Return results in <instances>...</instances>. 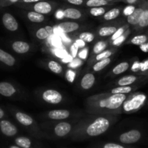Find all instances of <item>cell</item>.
<instances>
[{"label":"cell","instance_id":"cell-1","mask_svg":"<svg viewBox=\"0 0 148 148\" xmlns=\"http://www.w3.org/2000/svg\"><path fill=\"white\" fill-rule=\"evenodd\" d=\"M116 116L91 114L73 127L70 137L74 141H82L102 135L116 122Z\"/></svg>","mask_w":148,"mask_h":148},{"label":"cell","instance_id":"cell-2","mask_svg":"<svg viewBox=\"0 0 148 148\" xmlns=\"http://www.w3.org/2000/svg\"><path fill=\"white\" fill-rule=\"evenodd\" d=\"M128 96L110 92L95 95L86 99L85 107L90 114L118 116L122 113V105Z\"/></svg>","mask_w":148,"mask_h":148},{"label":"cell","instance_id":"cell-3","mask_svg":"<svg viewBox=\"0 0 148 148\" xmlns=\"http://www.w3.org/2000/svg\"><path fill=\"white\" fill-rule=\"evenodd\" d=\"M148 96L143 92L129 94L122 105V113L131 114L139 110L147 102Z\"/></svg>","mask_w":148,"mask_h":148},{"label":"cell","instance_id":"cell-4","mask_svg":"<svg viewBox=\"0 0 148 148\" xmlns=\"http://www.w3.org/2000/svg\"><path fill=\"white\" fill-rule=\"evenodd\" d=\"M17 7L27 10L34 11L44 15L52 13L57 8V3L47 0L40 1L33 4H16Z\"/></svg>","mask_w":148,"mask_h":148},{"label":"cell","instance_id":"cell-5","mask_svg":"<svg viewBox=\"0 0 148 148\" xmlns=\"http://www.w3.org/2000/svg\"><path fill=\"white\" fill-rule=\"evenodd\" d=\"M12 113L15 119L20 124L25 127L31 128L34 136L38 138L45 137V133L41 132L40 129H38L36 124L35 123V121L31 116L21 111H12Z\"/></svg>","mask_w":148,"mask_h":148},{"label":"cell","instance_id":"cell-6","mask_svg":"<svg viewBox=\"0 0 148 148\" xmlns=\"http://www.w3.org/2000/svg\"><path fill=\"white\" fill-rule=\"evenodd\" d=\"M143 136L144 134L142 131L139 129H133L126 131L119 134L117 137V139L119 143L126 145H130L140 142L143 139Z\"/></svg>","mask_w":148,"mask_h":148},{"label":"cell","instance_id":"cell-7","mask_svg":"<svg viewBox=\"0 0 148 148\" xmlns=\"http://www.w3.org/2000/svg\"><path fill=\"white\" fill-rule=\"evenodd\" d=\"M41 99L50 105H59L63 101L64 97L59 91L52 89H45L41 93Z\"/></svg>","mask_w":148,"mask_h":148},{"label":"cell","instance_id":"cell-8","mask_svg":"<svg viewBox=\"0 0 148 148\" xmlns=\"http://www.w3.org/2000/svg\"><path fill=\"white\" fill-rule=\"evenodd\" d=\"M73 129V126L71 123L68 122H60L55 125L52 131V134L49 137L55 138V139H60L65 138L69 136Z\"/></svg>","mask_w":148,"mask_h":148},{"label":"cell","instance_id":"cell-9","mask_svg":"<svg viewBox=\"0 0 148 148\" xmlns=\"http://www.w3.org/2000/svg\"><path fill=\"white\" fill-rule=\"evenodd\" d=\"M148 79V76L143 75H138V74H132V75H126L120 78L116 82V84L120 86H130V85L140 84L145 82Z\"/></svg>","mask_w":148,"mask_h":148},{"label":"cell","instance_id":"cell-10","mask_svg":"<svg viewBox=\"0 0 148 148\" xmlns=\"http://www.w3.org/2000/svg\"><path fill=\"white\" fill-rule=\"evenodd\" d=\"M0 132L7 137H14L18 133V129L15 124L7 119L0 120Z\"/></svg>","mask_w":148,"mask_h":148},{"label":"cell","instance_id":"cell-11","mask_svg":"<svg viewBox=\"0 0 148 148\" xmlns=\"http://www.w3.org/2000/svg\"><path fill=\"white\" fill-rule=\"evenodd\" d=\"M2 23L5 29L10 32H15L19 28L16 18L13 16V15L8 12H5L2 14Z\"/></svg>","mask_w":148,"mask_h":148},{"label":"cell","instance_id":"cell-12","mask_svg":"<svg viewBox=\"0 0 148 148\" xmlns=\"http://www.w3.org/2000/svg\"><path fill=\"white\" fill-rule=\"evenodd\" d=\"M146 2L147 0H142L139 5H136V9L134 11L133 13L129 15V16L126 17V23H127V24L132 25L134 27L137 25L141 18V15H142V12L145 10Z\"/></svg>","mask_w":148,"mask_h":148},{"label":"cell","instance_id":"cell-13","mask_svg":"<svg viewBox=\"0 0 148 148\" xmlns=\"http://www.w3.org/2000/svg\"><path fill=\"white\" fill-rule=\"evenodd\" d=\"M15 145L22 148H42V145L28 136H19L14 139Z\"/></svg>","mask_w":148,"mask_h":148},{"label":"cell","instance_id":"cell-14","mask_svg":"<svg viewBox=\"0 0 148 148\" xmlns=\"http://www.w3.org/2000/svg\"><path fill=\"white\" fill-rule=\"evenodd\" d=\"M56 28H58L62 34H68L80 29L81 25L80 24L75 21H68L60 23L59 24H58V25H56Z\"/></svg>","mask_w":148,"mask_h":148},{"label":"cell","instance_id":"cell-15","mask_svg":"<svg viewBox=\"0 0 148 148\" xmlns=\"http://www.w3.org/2000/svg\"><path fill=\"white\" fill-rule=\"evenodd\" d=\"M18 93V89L15 85L8 82H0V95L5 97H13Z\"/></svg>","mask_w":148,"mask_h":148},{"label":"cell","instance_id":"cell-16","mask_svg":"<svg viewBox=\"0 0 148 148\" xmlns=\"http://www.w3.org/2000/svg\"><path fill=\"white\" fill-rule=\"evenodd\" d=\"M64 12V18L68 20H80L84 15L83 11L80 9H78L73 7H67V8H63Z\"/></svg>","mask_w":148,"mask_h":148},{"label":"cell","instance_id":"cell-17","mask_svg":"<svg viewBox=\"0 0 148 148\" xmlns=\"http://www.w3.org/2000/svg\"><path fill=\"white\" fill-rule=\"evenodd\" d=\"M134 28L136 32H142L148 28V0H147L145 10L141 15L139 23Z\"/></svg>","mask_w":148,"mask_h":148},{"label":"cell","instance_id":"cell-18","mask_svg":"<svg viewBox=\"0 0 148 148\" xmlns=\"http://www.w3.org/2000/svg\"><path fill=\"white\" fill-rule=\"evenodd\" d=\"M47 116L51 120H65L71 116V112L68 110H52L47 113Z\"/></svg>","mask_w":148,"mask_h":148},{"label":"cell","instance_id":"cell-19","mask_svg":"<svg viewBox=\"0 0 148 148\" xmlns=\"http://www.w3.org/2000/svg\"><path fill=\"white\" fill-rule=\"evenodd\" d=\"M11 48L17 54L23 55L28 53L31 49V45L23 41H15L11 43Z\"/></svg>","mask_w":148,"mask_h":148},{"label":"cell","instance_id":"cell-20","mask_svg":"<svg viewBox=\"0 0 148 148\" xmlns=\"http://www.w3.org/2000/svg\"><path fill=\"white\" fill-rule=\"evenodd\" d=\"M96 82V78L92 73H86L82 78L80 82V86L84 90H89L95 84Z\"/></svg>","mask_w":148,"mask_h":148},{"label":"cell","instance_id":"cell-21","mask_svg":"<svg viewBox=\"0 0 148 148\" xmlns=\"http://www.w3.org/2000/svg\"><path fill=\"white\" fill-rule=\"evenodd\" d=\"M142 85V83L130 85V86H120L111 89L109 92L112 94H122V95H129L136 91Z\"/></svg>","mask_w":148,"mask_h":148},{"label":"cell","instance_id":"cell-22","mask_svg":"<svg viewBox=\"0 0 148 148\" xmlns=\"http://www.w3.org/2000/svg\"><path fill=\"white\" fill-rule=\"evenodd\" d=\"M0 63L11 68L16 64V59L11 54L0 48Z\"/></svg>","mask_w":148,"mask_h":148},{"label":"cell","instance_id":"cell-23","mask_svg":"<svg viewBox=\"0 0 148 148\" xmlns=\"http://www.w3.org/2000/svg\"><path fill=\"white\" fill-rule=\"evenodd\" d=\"M54 34V28L52 26H45L36 30L35 36L39 40H47L51 35Z\"/></svg>","mask_w":148,"mask_h":148},{"label":"cell","instance_id":"cell-24","mask_svg":"<svg viewBox=\"0 0 148 148\" xmlns=\"http://www.w3.org/2000/svg\"><path fill=\"white\" fill-rule=\"evenodd\" d=\"M122 12V8L121 7L110 8L102 16V19L105 21H112L117 19Z\"/></svg>","mask_w":148,"mask_h":148},{"label":"cell","instance_id":"cell-25","mask_svg":"<svg viewBox=\"0 0 148 148\" xmlns=\"http://www.w3.org/2000/svg\"><path fill=\"white\" fill-rule=\"evenodd\" d=\"M116 49H106V50L103 51L101 53L98 54V55H95L94 57H91L90 60H89V64L91 65V64L94 63V62H96L97 61L102 60L106 59V58H110L113 54L115 53Z\"/></svg>","mask_w":148,"mask_h":148},{"label":"cell","instance_id":"cell-26","mask_svg":"<svg viewBox=\"0 0 148 148\" xmlns=\"http://www.w3.org/2000/svg\"><path fill=\"white\" fill-rule=\"evenodd\" d=\"M146 42H148V32L134 36L132 38L129 39L127 44L139 47L140 45H143Z\"/></svg>","mask_w":148,"mask_h":148},{"label":"cell","instance_id":"cell-27","mask_svg":"<svg viewBox=\"0 0 148 148\" xmlns=\"http://www.w3.org/2000/svg\"><path fill=\"white\" fill-rule=\"evenodd\" d=\"M25 16L30 22L34 23H42L46 20L45 15L31 10L25 12Z\"/></svg>","mask_w":148,"mask_h":148},{"label":"cell","instance_id":"cell-28","mask_svg":"<svg viewBox=\"0 0 148 148\" xmlns=\"http://www.w3.org/2000/svg\"><path fill=\"white\" fill-rule=\"evenodd\" d=\"M117 25H105L102 26L97 30V34L99 37H108L113 35L118 29Z\"/></svg>","mask_w":148,"mask_h":148},{"label":"cell","instance_id":"cell-29","mask_svg":"<svg viewBox=\"0 0 148 148\" xmlns=\"http://www.w3.org/2000/svg\"><path fill=\"white\" fill-rule=\"evenodd\" d=\"M115 5L114 3L109 2L106 0H86L84 5L86 8H97V7H106V6H113Z\"/></svg>","mask_w":148,"mask_h":148},{"label":"cell","instance_id":"cell-30","mask_svg":"<svg viewBox=\"0 0 148 148\" xmlns=\"http://www.w3.org/2000/svg\"><path fill=\"white\" fill-rule=\"evenodd\" d=\"M130 68V63L127 61H124V62H120L117 65L114 67L112 70V74L114 76H117V75H120V74L123 73L126 71Z\"/></svg>","mask_w":148,"mask_h":148},{"label":"cell","instance_id":"cell-31","mask_svg":"<svg viewBox=\"0 0 148 148\" xmlns=\"http://www.w3.org/2000/svg\"><path fill=\"white\" fill-rule=\"evenodd\" d=\"M111 6L106 7H97V8H91L87 10V12L91 16L93 17H102L107 11L110 9Z\"/></svg>","mask_w":148,"mask_h":148},{"label":"cell","instance_id":"cell-32","mask_svg":"<svg viewBox=\"0 0 148 148\" xmlns=\"http://www.w3.org/2000/svg\"><path fill=\"white\" fill-rule=\"evenodd\" d=\"M107 47H108V42H107V41L100 40L97 42L93 47L92 56L91 57L95 56V55H98V54L101 53L102 52L105 51V49L107 48Z\"/></svg>","mask_w":148,"mask_h":148},{"label":"cell","instance_id":"cell-33","mask_svg":"<svg viewBox=\"0 0 148 148\" xmlns=\"http://www.w3.org/2000/svg\"><path fill=\"white\" fill-rule=\"evenodd\" d=\"M47 68H49V71L58 75H60L63 72V68L62 65L58 61L52 60H50L47 62Z\"/></svg>","mask_w":148,"mask_h":148},{"label":"cell","instance_id":"cell-34","mask_svg":"<svg viewBox=\"0 0 148 148\" xmlns=\"http://www.w3.org/2000/svg\"><path fill=\"white\" fill-rule=\"evenodd\" d=\"M111 61H112V59L110 58L97 61L92 66V71H95V72H99V71H102L110 63Z\"/></svg>","mask_w":148,"mask_h":148},{"label":"cell","instance_id":"cell-35","mask_svg":"<svg viewBox=\"0 0 148 148\" xmlns=\"http://www.w3.org/2000/svg\"><path fill=\"white\" fill-rule=\"evenodd\" d=\"M92 148H135L133 147H131L129 145H123L117 142H106V143H102L101 145H97Z\"/></svg>","mask_w":148,"mask_h":148},{"label":"cell","instance_id":"cell-36","mask_svg":"<svg viewBox=\"0 0 148 148\" xmlns=\"http://www.w3.org/2000/svg\"><path fill=\"white\" fill-rule=\"evenodd\" d=\"M129 28V24H125L123 26H120L117 30L116 31V32L113 34V35L111 36L110 38V40L111 42H113L114 41L115 39H116L117 38H119V36H121V35H123L126 31H127Z\"/></svg>","mask_w":148,"mask_h":148},{"label":"cell","instance_id":"cell-37","mask_svg":"<svg viewBox=\"0 0 148 148\" xmlns=\"http://www.w3.org/2000/svg\"><path fill=\"white\" fill-rule=\"evenodd\" d=\"M79 39H82L86 43H91L95 40V35L92 32L85 31V32H82L80 34H79Z\"/></svg>","mask_w":148,"mask_h":148},{"label":"cell","instance_id":"cell-38","mask_svg":"<svg viewBox=\"0 0 148 148\" xmlns=\"http://www.w3.org/2000/svg\"><path fill=\"white\" fill-rule=\"evenodd\" d=\"M129 34H130V28H129L123 35H121V36H119V38H117V39H115L114 41H113V42H112V45H113V47L121 46V45L126 41V39H127V37L129 35Z\"/></svg>","mask_w":148,"mask_h":148},{"label":"cell","instance_id":"cell-39","mask_svg":"<svg viewBox=\"0 0 148 148\" xmlns=\"http://www.w3.org/2000/svg\"><path fill=\"white\" fill-rule=\"evenodd\" d=\"M65 78L66 80L70 83H73L76 76H77V71L76 69H72V68H68L65 72Z\"/></svg>","mask_w":148,"mask_h":148},{"label":"cell","instance_id":"cell-40","mask_svg":"<svg viewBox=\"0 0 148 148\" xmlns=\"http://www.w3.org/2000/svg\"><path fill=\"white\" fill-rule=\"evenodd\" d=\"M51 50H52V53H53L55 56L58 57V58H61V59L65 58V57L66 56V55H68V52H67V51L65 50L62 47H53L51 49Z\"/></svg>","mask_w":148,"mask_h":148},{"label":"cell","instance_id":"cell-41","mask_svg":"<svg viewBox=\"0 0 148 148\" xmlns=\"http://www.w3.org/2000/svg\"><path fill=\"white\" fill-rule=\"evenodd\" d=\"M136 8V5H126L125 8H123L122 9V14H123V16L126 17L129 16L130 15H132L134 11L135 10Z\"/></svg>","mask_w":148,"mask_h":148},{"label":"cell","instance_id":"cell-42","mask_svg":"<svg viewBox=\"0 0 148 148\" xmlns=\"http://www.w3.org/2000/svg\"><path fill=\"white\" fill-rule=\"evenodd\" d=\"M83 64V60H81L80 58H74L70 63H68V66L69 68H72V69H77L79 68L81 65Z\"/></svg>","mask_w":148,"mask_h":148},{"label":"cell","instance_id":"cell-43","mask_svg":"<svg viewBox=\"0 0 148 148\" xmlns=\"http://www.w3.org/2000/svg\"><path fill=\"white\" fill-rule=\"evenodd\" d=\"M79 47L75 42L72 43L70 46V55L73 57V58H76L78 57Z\"/></svg>","mask_w":148,"mask_h":148},{"label":"cell","instance_id":"cell-44","mask_svg":"<svg viewBox=\"0 0 148 148\" xmlns=\"http://www.w3.org/2000/svg\"><path fill=\"white\" fill-rule=\"evenodd\" d=\"M21 0H2L0 2V8H6L12 5H16Z\"/></svg>","mask_w":148,"mask_h":148},{"label":"cell","instance_id":"cell-45","mask_svg":"<svg viewBox=\"0 0 148 148\" xmlns=\"http://www.w3.org/2000/svg\"><path fill=\"white\" fill-rule=\"evenodd\" d=\"M131 71L134 73L138 74L140 70V62L139 60H135L134 62L132 63V66H131Z\"/></svg>","mask_w":148,"mask_h":148},{"label":"cell","instance_id":"cell-46","mask_svg":"<svg viewBox=\"0 0 148 148\" xmlns=\"http://www.w3.org/2000/svg\"><path fill=\"white\" fill-rule=\"evenodd\" d=\"M65 1L74 6H83L86 0H65Z\"/></svg>","mask_w":148,"mask_h":148},{"label":"cell","instance_id":"cell-47","mask_svg":"<svg viewBox=\"0 0 148 148\" xmlns=\"http://www.w3.org/2000/svg\"><path fill=\"white\" fill-rule=\"evenodd\" d=\"M60 37L61 41H62V44L65 45L66 46H68V45H71V42H72V40L71 39H69L68 36H66V34H60Z\"/></svg>","mask_w":148,"mask_h":148},{"label":"cell","instance_id":"cell-48","mask_svg":"<svg viewBox=\"0 0 148 148\" xmlns=\"http://www.w3.org/2000/svg\"><path fill=\"white\" fill-rule=\"evenodd\" d=\"M88 52H89V49L88 48H84L83 49L80 51V52L78 53V58H80L81 60H86L87 58Z\"/></svg>","mask_w":148,"mask_h":148},{"label":"cell","instance_id":"cell-49","mask_svg":"<svg viewBox=\"0 0 148 148\" xmlns=\"http://www.w3.org/2000/svg\"><path fill=\"white\" fill-rule=\"evenodd\" d=\"M55 17L56 19L58 20H62L64 19V12L63 8H60V9H58L55 11Z\"/></svg>","mask_w":148,"mask_h":148},{"label":"cell","instance_id":"cell-50","mask_svg":"<svg viewBox=\"0 0 148 148\" xmlns=\"http://www.w3.org/2000/svg\"><path fill=\"white\" fill-rule=\"evenodd\" d=\"M40 1H45V0H21L18 2V4H33L36 3V2H40Z\"/></svg>","mask_w":148,"mask_h":148},{"label":"cell","instance_id":"cell-51","mask_svg":"<svg viewBox=\"0 0 148 148\" xmlns=\"http://www.w3.org/2000/svg\"><path fill=\"white\" fill-rule=\"evenodd\" d=\"M75 43L78 45L79 48H84L86 47V42H84L80 39H76V41H75Z\"/></svg>","mask_w":148,"mask_h":148},{"label":"cell","instance_id":"cell-52","mask_svg":"<svg viewBox=\"0 0 148 148\" xmlns=\"http://www.w3.org/2000/svg\"><path fill=\"white\" fill-rule=\"evenodd\" d=\"M73 60V57L71 56L70 54H68V55H66L65 58H62V61L64 62V63H70V62H71Z\"/></svg>","mask_w":148,"mask_h":148},{"label":"cell","instance_id":"cell-53","mask_svg":"<svg viewBox=\"0 0 148 148\" xmlns=\"http://www.w3.org/2000/svg\"><path fill=\"white\" fill-rule=\"evenodd\" d=\"M139 48H140V49L142 52H148V42H146V43L140 45V46H139Z\"/></svg>","mask_w":148,"mask_h":148},{"label":"cell","instance_id":"cell-54","mask_svg":"<svg viewBox=\"0 0 148 148\" xmlns=\"http://www.w3.org/2000/svg\"><path fill=\"white\" fill-rule=\"evenodd\" d=\"M121 2H123L127 3L128 5H137L139 3H138L136 0H121Z\"/></svg>","mask_w":148,"mask_h":148},{"label":"cell","instance_id":"cell-55","mask_svg":"<svg viewBox=\"0 0 148 148\" xmlns=\"http://www.w3.org/2000/svg\"><path fill=\"white\" fill-rule=\"evenodd\" d=\"M6 116H7V114L6 113H5V111L2 108H0V120L4 119Z\"/></svg>","mask_w":148,"mask_h":148},{"label":"cell","instance_id":"cell-56","mask_svg":"<svg viewBox=\"0 0 148 148\" xmlns=\"http://www.w3.org/2000/svg\"><path fill=\"white\" fill-rule=\"evenodd\" d=\"M8 148H22V147H21L18 146V145H10V146L8 147Z\"/></svg>","mask_w":148,"mask_h":148},{"label":"cell","instance_id":"cell-57","mask_svg":"<svg viewBox=\"0 0 148 148\" xmlns=\"http://www.w3.org/2000/svg\"><path fill=\"white\" fill-rule=\"evenodd\" d=\"M108 2H112V3H116V2H121V0H106Z\"/></svg>","mask_w":148,"mask_h":148},{"label":"cell","instance_id":"cell-58","mask_svg":"<svg viewBox=\"0 0 148 148\" xmlns=\"http://www.w3.org/2000/svg\"><path fill=\"white\" fill-rule=\"evenodd\" d=\"M136 2H138V3H140V2H142V0H136Z\"/></svg>","mask_w":148,"mask_h":148},{"label":"cell","instance_id":"cell-59","mask_svg":"<svg viewBox=\"0 0 148 148\" xmlns=\"http://www.w3.org/2000/svg\"><path fill=\"white\" fill-rule=\"evenodd\" d=\"M60 148H73V147H61Z\"/></svg>","mask_w":148,"mask_h":148},{"label":"cell","instance_id":"cell-60","mask_svg":"<svg viewBox=\"0 0 148 148\" xmlns=\"http://www.w3.org/2000/svg\"><path fill=\"white\" fill-rule=\"evenodd\" d=\"M147 105H148V99H147Z\"/></svg>","mask_w":148,"mask_h":148},{"label":"cell","instance_id":"cell-61","mask_svg":"<svg viewBox=\"0 0 148 148\" xmlns=\"http://www.w3.org/2000/svg\"><path fill=\"white\" fill-rule=\"evenodd\" d=\"M1 1H2V0H0V2H1Z\"/></svg>","mask_w":148,"mask_h":148}]
</instances>
